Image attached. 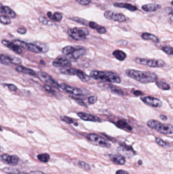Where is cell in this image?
<instances>
[{
	"instance_id": "obj_1",
	"label": "cell",
	"mask_w": 173,
	"mask_h": 174,
	"mask_svg": "<svg viewBox=\"0 0 173 174\" xmlns=\"http://www.w3.org/2000/svg\"><path fill=\"white\" fill-rule=\"evenodd\" d=\"M126 73L129 77L141 83H151L156 82L158 80L157 75L150 71H142L129 69L126 70Z\"/></svg>"
},
{
	"instance_id": "obj_2",
	"label": "cell",
	"mask_w": 173,
	"mask_h": 174,
	"mask_svg": "<svg viewBox=\"0 0 173 174\" xmlns=\"http://www.w3.org/2000/svg\"><path fill=\"white\" fill-rule=\"evenodd\" d=\"M90 77L95 80L108 82L111 83H120L121 78L116 73L111 71H102L94 70L90 73Z\"/></svg>"
},
{
	"instance_id": "obj_3",
	"label": "cell",
	"mask_w": 173,
	"mask_h": 174,
	"mask_svg": "<svg viewBox=\"0 0 173 174\" xmlns=\"http://www.w3.org/2000/svg\"><path fill=\"white\" fill-rule=\"evenodd\" d=\"M149 127L163 134H171L173 133V125L170 124H164L155 120H150L147 122Z\"/></svg>"
},
{
	"instance_id": "obj_4",
	"label": "cell",
	"mask_w": 173,
	"mask_h": 174,
	"mask_svg": "<svg viewBox=\"0 0 173 174\" xmlns=\"http://www.w3.org/2000/svg\"><path fill=\"white\" fill-rule=\"evenodd\" d=\"M62 51L69 58L76 60L86 54V49L83 46L69 45L64 47Z\"/></svg>"
},
{
	"instance_id": "obj_5",
	"label": "cell",
	"mask_w": 173,
	"mask_h": 174,
	"mask_svg": "<svg viewBox=\"0 0 173 174\" xmlns=\"http://www.w3.org/2000/svg\"><path fill=\"white\" fill-rule=\"evenodd\" d=\"M69 35L74 40H83L89 34L88 29L84 28H74L70 29L67 31Z\"/></svg>"
},
{
	"instance_id": "obj_6",
	"label": "cell",
	"mask_w": 173,
	"mask_h": 174,
	"mask_svg": "<svg viewBox=\"0 0 173 174\" xmlns=\"http://www.w3.org/2000/svg\"><path fill=\"white\" fill-rule=\"evenodd\" d=\"M135 62L141 65H146L152 68H161L165 65V62L161 59H147L142 58H136Z\"/></svg>"
},
{
	"instance_id": "obj_7",
	"label": "cell",
	"mask_w": 173,
	"mask_h": 174,
	"mask_svg": "<svg viewBox=\"0 0 173 174\" xmlns=\"http://www.w3.org/2000/svg\"><path fill=\"white\" fill-rule=\"evenodd\" d=\"M86 137L88 140L95 144V145L106 148H108L111 146L110 144L109 143L106 139L97 134L90 133L88 134Z\"/></svg>"
},
{
	"instance_id": "obj_8",
	"label": "cell",
	"mask_w": 173,
	"mask_h": 174,
	"mask_svg": "<svg viewBox=\"0 0 173 174\" xmlns=\"http://www.w3.org/2000/svg\"><path fill=\"white\" fill-rule=\"evenodd\" d=\"M105 17L109 20H113L115 22H124L126 21V18L123 14L120 13L116 12L114 11L108 10L104 13V14Z\"/></svg>"
},
{
	"instance_id": "obj_9",
	"label": "cell",
	"mask_w": 173,
	"mask_h": 174,
	"mask_svg": "<svg viewBox=\"0 0 173 174\" xmlns=\"http://www.w3.org/2000/svg\"><path fill=\"white\" fill-rule=\"evenodd\" d=\"M60 88L69 94L74 96H84V92L79 88L74 87L66 83H61L60 85Z\"/></svg>"
},
{
	"instance_id": "obj_10",
	"label": "cell",
	"mask_w": 173,
	"mask_h": 174,
	"mask_svg": "<svg viewBox=\"0 0 173 174\" xmlns=\"http://www.w3.org/2000/svg\"><path fill=\"white\" fill-rule=\"evenodd\" d=\"M37 76L40 80L42 82L49 83L52 86L56 88H60V85L57 82H56L50 75L47 73L39 71L37 73Z\"/></svg>"
},
{
	"instance_id": "obj_11",
	"label": "cell",
	"mask_w": 173,
	"mask_h": 174,
	"mask_svg": "<svg viewBox=\"0 0 173 174\" xmlns=\"http://www.w3.org/2000/svg\"><path fill=\"white\" fill-rule=\"evenodd\" d=\"M117 152L124 157L131 158L135 155V151L131 147L127 145H121L117 149Z\"/></svg>"
},
{
	"instance_id": "obj_12",
	"label": "cell",
	"mask_w": 173,
	"mask_h": 174,
	"mask_svg": "<svg viewBox=\"0 0 173 174\" xmlns=\"http://www.w3.org/2000/svg\"><path fill=\"white\" fill-rule=\"evenodd\" d=\"M0 159L7 165L16 166L19 162V157L16 155H9L7 154H3L0 156Z\"/></svg>"
},
{
	"instance_id": "obj_13",
	"label": "cell",
	"mask_w": 173,
	"mask_h": 174,
	"mask_svg": "<svg viewBox=\"0 0 173 174\" xmlns=\"http://www.w3.org/2000/svg\"><path fill=\"white\" fill-rule=\"evenodd\" d=\"M141 100L143 102L153 108H160L162 105V102L159 99L151 96L142 97Z\"/></svg>"
},
{
	"instance_id": "obj_14",
	"label": "cell",
	"mask_w": 173,
	"mask_h": 174,
	"mask_svg": "<svg viewBox=\"0 0 173 174\" xmlns=\"http://www.w3.org/2000/svg\"><path fill=\"white\" fill-rule=\"evenodd\" d=\"M79 117L82 120L86 121H91L94 122H101L102 119L100 118L92 115L91 114H87L85 112H79L77 114Z\"/></svg>"
},
{
	"instance_id": "obj_15",
	"label": "cell",
	"mask_w": 173,
	"mask_h": 174,
	"mask_svg": "<svg viewBox=\"0 0 173 174\" xmlns=\"http://www.w3.org/2000/svg\"><path fill=\"white\" fill-rule=\"evenodd\" d=\"M52 65L57 67H69L71 65V63L69 59L65 57H60L54 61Z\"/></svg>"
},
{
	"instance_id": "obj_16",
	"label": "cell",
	"mask_w": 173,
	"mask_h": 174,
	"mask_svg": "<svg viewBox=\"0 0 173 174\" xmlns=\"http://www.w3.org/2000/svg\"><path fill=\"white\" fill-rule=\"evenodd\" d=\"M0 13L3 16H6L9 18H16V13L9 7L3 6L0 4Z\"/></svg>"
},
{
	"instance_id": "obj_17",
	"label": "cell",
	"mask_w": 173,
	"mask_h": 174,
	"mask_svg": "<svg viewBox=\"0 0 173 174\" xmlns=\"http://www.w3.org/2000/svg\"><path fill=\"white\" fill-rule=\"evenodd\" d=\"M2 43L4 46H6L7 48H9L13 52H16V54H21L22 52V48L20 47L17 46L16 45L14 44L13 42L9 41L7 40H3Z\"/></svg>"
},
{
	"instance_id": "obj_18",
	"label": "cell",
	"mask_w": 173,
	"mask_h": 174,
	"mask_svg": "<svg viewBox=\"0 0 173 174\" xmlns=\"http://www.w3.org/2000/svg\"><path fill=\"white\" fill-rule=\"evenodd\" d=\"M109 158L114 163L117 165H124L126 163V160L125 157L120 155L117 154H110Z\"/></svg>"
},
{
	"instance_id": "obj_19",
	"label": "cell",
	"mask_w": 173,
	"mask_h": 174,
	"mask_svg": "<svg viewBox=\"0 0 173 174\" xmlns=\"http://www.w3.org/2000/svg\"><path fill=\"white\" fill-rule=\"evenodd\" d=\"M161 8V6L159 4H148L146 5H143L142 7V9L144 11L147 12H152L157 11L158 10L160 9Z\"/></svg>"
},
{
	"instance_id": "obj_20",
	"label": "cell",
	"mask_w": 173,
	"mask_h": 174,
	"mask_svg": "<svg viewBox=\"0 0 173 174\" xmlns=\"http://www.w3.org/2000/svg\"><path fill=\"white\" fill-rule=\"evenodd\" d=\"M114 6L118 8H126L130 11H136L138 9L137 7L130 4L124 3H115L114 4Z\"/></svg>"
},
{
	"instance_id": "obj_21",
	"label": "cell",
	"mask_w": 173,
	"mask_h": 174,
	"mask_svg": "<svg viewBox=\"0 0 173 174\" xmlns=\"http://www.w3.org/2000/svg\"><path fill=\"white\" fill-rule=\"evenodd\" d=\"M26 48L30 51L31 52L36 53V54H39L42 52L41 48L39 47L35 43H26Z\"/></svg>"
},
{
	"instance_id": "obj_22",
	"label": "cell",
	"mask_w": 173,
	"mask_h": 174,
	"mask_svg": "<svg viewBox=\"0 0 173 174\" xmlns=\"http://www.w3.org/2000/svg\"><path fill=\"white\" fill-rule=\"evenodd\" d=\"M75 76H77L80 80L83 82H88L91 79V77L89 76L81 70L76 69Z\"/></svg>"
},
{
	"instance_id": "obj_23",
	"label": "cell",
	"mask_w": 173,
	"mask_h": 174,
	"mask_svg": "<svg viewBox=\"0 0 173 174\" xmlns=\"http://www.w3.org/2000/svg\"><path fill=\"white\" fill-rule=\"evenodd\" d=\"M16 70L19 73H23L25 74H29L30 76H35L36 75V73L34 70L29 69V68H27L26 67H25L22 66H19L16 67Z\"/></svg>"
},
{
	"instance_id": "obj_24",
	"label": "cell",
	"mask_w": 173,
	"mask_h": 174,
	"mask_svg": "<svg viewBox=\"0 0 173 174\" xmlns=\"http://www.w3.org/2000/svg\"><path fill=\"white\" fill-rule=\"evenodd\" d=\"M141 37L143 39L145 40H151L155 43H158L159 42V39L156 37V36L153 34H150L149 33H144L142 34Z\"/></svg>"
},
{
	"instance_id": "obj_25",
	"label": "cell",
	"mask_w": 173,
	"mask_h": 174,
	"mask_svg": "<svg viewBox=\"0 0 173 174\" xmlns=\"http://www.w3.org/2000/svg\"><path fill=\"white\" fill-rule=\"evenodd\" d=\"M113 55L115 57L116 59L121 61H124L126 58V53L119 49H117L114 51L113 52Z\"/></svg>"
},
{
	"instance_id": "obj_26",
	"label": "cell",
	"mask_w": 173,
	"mask_h": 174,
	"mask_svg": "<svg viewBox=\"0 0 173 174\" xmlns=\"http://www.w3.org/2000/svg\"><path fill=\"white\" fill-rule=\"evenodd\" d=\"M116 125L118 127L123 129V130H126L128 131H132L133 128L126 122V121L123 120H118L116 123Z\"/></svg>"
},
{
	"instance_id": "obj_27",
	"label": "cell",
	"mask_w": 173,
	"mask_h": 174,
	"mask_svg": "<svg viewBox=\"0 0 173 174\" xmlns=\"http://www.w3.org/2000/svg\"><path fill=\"white\" fill-rule=\"evenodd\" d=\"M109 87L112 93L118 96H123L124 95V92L123 90L119 87L116 86L114 85H109Z\"/></svg>"
},
{
	"instance_id": "obj_28",
	"label": "cell",
	"mask_w": 173,
	"mask_h": 174,
	"mask_svg": "<svg viewBox=\"0 0 173 174\" xmlns=\"http://www.w3.org/2000/svg\"><path fill=\"white\" fill-rule=\"evenodd\" d=\"M0 63L7 65L11 64V56L0 54Z\"/></svg>"
},
{
	"instance_id": "obj_29",
	"label": "cell",
	"mask_w": 173,
	"mask_h": 174,
	"mask_svg": "<svg viewBox=\"0 0 173 174\" xmlns=\"http://www.w3.org/2000/svg\"><path fill=\"white\" fill-rule=\"evenodd\" d=\"M156 85L158 87V88L162 90H168L170 89V86L169 84L165 83V82L161 81V80H157L156 81Z\"/></svg>"
},
{
	"instance_id": "obj_30",
	"label": "cell",
	"mask_w": 173,
	"mask_h": 174,
	"mask_svg": "<svg viewBox=\"0 0 173 174\" xmlns=\"http://www.w3.org/2000/svg\"><path fill=\"white\" fill-rule=\"evenodd\" d=\"M4 172L8 174H19L20 172L19 169L12 167H7L3 169Z\"/></svg>"
},
{
	"instance_id": "obj_31",
	"label": "cell",
	"mask_w": 173,
	"mask_h": 174,
	"mask_svg": "<svg viewBox=\"0 0 173 174\" xmlns=\"http://www.w3.org/2000/svg\"><path fill=\"white\" fill-rule=\"evenodd\" d=\"M70 19L73 21L77 22L78 23H80L81 25H84V26H88V23H89L87 20H84V19H82V18H80V17H73L70 18Z\"/></svg>"
},
{
	"instance_id": "obj_32",
	"label": "cell",
	"mask_w": 173,
	"mask_h": 174,
	"mask_svg": "<svg viewBox=\"0 0 173 174\" xmlns=\"http://www.w3.org/2000/svg\"><path fill=\"white\" fill-rule=\"evenodd\" d=\"M38 159L43 162H47L50 159V155L47 153L40 154L37 156Z\"/></svg>"
},
{
	"instance_id": "obj_33",
	"label": "cell",
	"mask_w": 173,
	"mask_h": 174,
	"mask_svg": "<svg viewBox=\"0 0 173 174\" xmlns=\"http://www.w3.org/2000/svg\"><path fill=\"white\" fill-rule=\"evenodd\" d=\"M155 140H156V143L164 148H168L170 147L169 144L164 142V140H162V139H161L159 137H156Z\"/></svg>"
},
{
	"instance_id": "obj_34",
	"label": "cell",
	"mask_w": 173,
	"mask_h": 174,
	"mask_svg": "<svg viewBox=\"0 0 173 174\" xmlns=\"http://www.w3.org/2000/svg\"><path fill=\"white\" fill-rule=\"evenodd\" d=\"M11 20L9 17H7L6 16H0V23H3L4 25H9L11 23Z\"/></svg>"
},
{
	"instance_id": "obj_35",
	"label": "cell",
	"mask_w": 173,
	"mask_h": 174,
	"mask_svg": "<svg viewBox=\"0 0 173 174\" xmlns=\"http://www.w3.org/2000/svg\"><path fill=\"white\" fill-rule=\"evenodd\" d=\"M78 165L80 168H81L82 169H84L85 171H88L91 170V167L89 166V165H88V163H86L85 162H79Z\"/></svg>"
},
{
	"instance_id": "obj_36",
	"label": "cell",
	"mask_w": 173,
	"mask_h": 174,
	"mask_svg": "<svg viewBox=\"0 0 173 174\" xmlns=\"http://www.w3.org/2000/svg\"><path fill=\"white\" fill-rule=\"evenodd\" d=\"M62 19H63V14H61V13L56 12L52 16V20L58 22H60Z\"/></svg>"
},
{
	"instance_id": "obj_37",
	"label": "cell",
	"mask_w": 173,
	"mask_h": 174,
	"mask_svg": "<svg viewBox=\"0 0 173 174\" xmlns=\"http://www.w3.org/2000/svg\"><path fill=\"white\" fill-rule=\"evenodd\" d=\"M161 49H162V51H164V52L168 55H171L173 54V49L171 47L168 46H164L162 47Z\"/></svg>"
},
{
	"instance_id": "obj_38",
	"label": "cell",
	"mask_w": 173,
	"mask_h": 174,
	"mask_svg": "<svg viewBox=\"0 0 173 174\" xmlns=\"http://www.w3.org/2000/svg\"><path fill=\"white\" fill-rule=\"evenodd\" d=\"M61 119L64 122H66L67 123L69 124L73 123H74V120L72 118H71L70 117H69L67 116H66V115L61 116Z\"/></svg>"
},
{
	"instance_id": "obj_39",
	"label": "cell",
	"mask_w": 173,
	"mask_h": 174,
	"mask_svg": "<svg viewBox=\"0 0 173 174\" xmlns=\"http://www.w3.org/2000/svg\"><path fill=\"white\" fill-rule=\"evenodd\" d=\"M11 64L14 65H19L22 63V60L19 58L14 56H11Z\"/></svg>"
},
{
	"instance_id": "obj_40",
	"label": "cell",
	"mask_w": 173,
	"mask_h": 174,
	"mask_svg": "<svg viewBox=\"0 0 173 174\" xmlns=\"http://www.w3.org/2000/svg\"><path fill=\"white\" fill-rule=\"evenodd\" d=\"M13 43L14 44L16 45L17 46L20 47V48H26V43L25 42L19 40H14L13 41Z\"/></svg>"
},
{
	"instance_id": "obj_41",
	"label": "cell",
	"mask_w": 173,
	"mask_h": 174,
	"mask_svg": "<svg viewBox=\"0 0 173 174\" xmlns=\"http://www.w3.org/2000/svg\"><path fill=\"white\" fill-rule=\"evenodd\" d=\"M98 97L96 96H92L88 98V102L91 105H94L97 101Z\"/></svg>"
},
{
	"instance_id": "obj_42",
	"label": "cell",
	"mask_w": 173,
	"mask_h": 174,
	"mask_svg": "<svg viewBox=\"0 0 173 174\" xmlns=\"http://www.w3.org/2000/svg\"><path fill=\"white\" fill-rule=\"evenodd\" d=\"M43 87L44 88V89L46 91H47L48 92L50 93H55V91L54 90V89L49 85H47V84H45L43 86Z\"/></svg>"
},
{
	"instance_id": "obj_43",
	"label": "cell",
	"mask_w": 173,
	"mask_h": 174,
	"mask_svg": "<svg viewBox=\"0 0 173 174\" xmlns=\"http://www.w3.org/2000/svg\"><path fill=\"white\" fill-rule=\"evenodd\" d=\"M78 3L82 5H88L91 3V0H75Z\"/></svg>"
},
{
	"instance_id": "obj_44",
	"label": "cell",
	"mask_w": 173,
	"mask_h": 174,
	"mask_svg": "<svg viewBox=\"0 0 173 174\" xmlns=\"http://www.w3.org/2000/svg\"><path fill=\"white\" fill-rule=\"evenodd\" d=\"M88 26H89L90 28H92V29L97 30L98 28L99 27V25L98 23H96L95 22H89L88 23Z\"/></svg>"
},
{
	"instance_id": "obj_45",
	"label": "cell",
	"mask_w": 173,
	"mask_h": 174,
	"mask_svg": "<svg viewBox=\"0 0 173 174\" xmlns=\"http://www.w3.org/2000/svg\"><path fill=\"white\" fill-rule=\"evenodd\" d=\"M71 98H72L75 101H76L78 103V104H79V105H83V106H86L85 104L84 103V102L83 101L82 99H81V98H76V97H74L73 96H71Z\"/></svg>"
},
{
	"instance_id": "obj_46",
	"label": "cell",
	"mask_w": 173,
	"mask_h": 174,
	"mask_svg": "<svg viewBox=\"0 0 173 174\" xmlns=\"http://www.w3.org/2000/svg\"><path fill=\"white\" fill-rule=\"evenodd\" d=\"M97 31L99 34H105V33H106V32H107L106 28L103 27L101 26H100L97 29Z\"/></svg>"
},
{
	"instance_id": "obj_47",
	"label": "cell",
	"mask_w": 173,
	"mask_h": 174,
	"mask_svg": "<svg viewBox=\"0 0 173 174\" xmlns=\"http://www.w3.org/2000/svg\"><path fill=\"white\" fill-rule=\"evenodd\" d=\"M6 85L7 87H8V89H9L10 91H13V92H16V91H17V87H16V86L13 85V84L9 83V84H7Z\"/></svg>"
},
{
	"instance_id": "obj_48",
	"label": "cell",
	"mask_w": 173,
	"mask_h": 174,
	"mask_svg": "<svg viewBox=\"0 0 173 174\" xmlns=\"http://www.w3.org/2000/svg\"><path fill=\"white\" fill-rule=\"evenodd\" d=\"M39 21H40L41 23H43L44 25H49V23H50V22L48 21L45 18V17H39Z\"/></svg>"
},
{
	"instance_id": "obj_49",
	"label": "cell",
	"mask_w": 173,
	"mask_h": 174,
	"mask_svg": "<svg viewBox=\"0 0 173 174\" xmlns=\"http://www.w3.org/2000/svg\"><path fill=\"white\" fill-rule=\"evenodd\" d=\"M17 32L19 34L23 35V34H25L26 33V28H19L17 30Z\"/></svg>"
},
{
	"instance_id": "obj_50",
	"label": "cell",
	"mask_w": 173,
	"mask_h": 174,
	"mask_svg": "<svg viewBox=\"0 0 173 174\" xmlns=\"http://www.w3.org/2000/svg\"><path fill=\"white\" fill-rule=\"evenodd\" d=\"M116 174H130L129 172H126V171H124V170H123V169H119V170H118L116 172Z\"/></svg>"
},
{
	"instance_id": "obj_51",
	"label": "cell",
	"mask_w": 173,
	"mask_h": 174,
	"mask_svg": "<svg viewBox=\"0 0 173 174\" xmlns=\"http://www.w3.org/2000/svg\"><path fill=\"white\" fill-rule=\"evenodd\" d=\"M133 94L136 96H140L143 95L144 94V93H143V92H142V91L137 90V91H135V92H133Z\"/></svg>"
},
{
	"instance_id": "obj_52",
	"label": "cell",
	"mask_w": 173,
	"mask_h": 174,
	"mask_svg": "<svg viewBox=\"0 0 173 174\" xmlns=\"http://www.w3.org/2000/svg\"><path fill=\"white\" fill-rule=\"evenodd\" d=\"M30 174H48V173H46V174H44V173H43V172H42L41 171H32V172H30Z\"/></svg>"
},
{
	"instance_id": "obj_53",
	"label": "cell",
	"mask_w": 173,
	"mask_h": 174,
	"mask_svg": "<svg viewBox=\"0 0 173 174\" xmlns=\"http://www.w3.org/2000/svg\"><path fill=\"white\" fill-rule=\"evenodd\" d=\"M165 10H166V12L169 13V14H171V15L173 14V9H172V8H171V7H167Z\"/></svg>"
},
{
	"instance_id": "obj_54",
	"label": "cell",
	"mask_w": 173,
	"mask_h": 174,
	"mask_svg": "<svg viewBox=\"0 0 173 174\" xmlns=\"http://www.w3.org/2000/svg\"><path fill=\"white\" fill-rule=\"evenodd\" d=\"M160 118L163 121L167 120V119H168L167 116L165 115H160Z\"/></svg>"
},
{
	"instance_id": "obj_55",
	"label": "cell",
	"mask_w": 173,
	"mask_h": 174,
	"mask_svg": "<svg viewBox=\"0 0 173 174\" xmlns=\"http://www.w3.org/2000/svg\"><path fill=\"white\" fill-rule=\"evenodd\" d=\"M47 14V16L49 19L52 20V16H53V14H52V13L51 12H48Z\"/></svg>"
},
{
	"instance_id": "obj_56",
	"label": "cell",
	"mask_w": 173,
	"mask_h": 174,
	"mask_svg": "<svg viewBox=\"0 0 173 174\" xmlns=\"http://www.w3.org/2000/svg\"><path fill=\"white\" fill-rule=\"evenodd\" d=\"M138 163H139V165H141L142 164V161L141 160H139V162H138Z\"/></svg>"
},
{
	"instance_id": "obj_57",
	"label": "cell",
	"mask_w": 173,
	"mask_h": 174,
	"mask_svg": "<svg viewBox=\"0 0 173 174\" xmlns=\"http://www.w3.org/2000/svg\"><path fill=\"white\" fill-rule=\"evenodd\" d=\"M19 174H29L28 173H26V172H20Z\"/></svg>"
},
{
	"instance_id": "obj_58",
	"label": "cell",
	"mask_w": 173,
	"mask_h": 174,
	"mask_svg": "<svg viewBox=\"0 0 173 174\" xmlns=\"http://www.w3.org/2000/svg\"><path fill=\"white\" fill-rule=\"evenodd\" d=\"M120 1H130V0H120Z\"/></svg>"
},
{
	"instance_id": "obj_59",
	"label": "cell",
	"mask_w": 173,
	"mask_h": 174,
	"mask_svg": "<svg viewBox=\"0 0 173 174\" xmlns=\"http://www.w3.org/2000/svg\"><path fill=\"white\" fill-rule=\"evenodd\" d=\"M0 130H2V129L1 128H0Z\"/></svg>"
}]
</instances>
